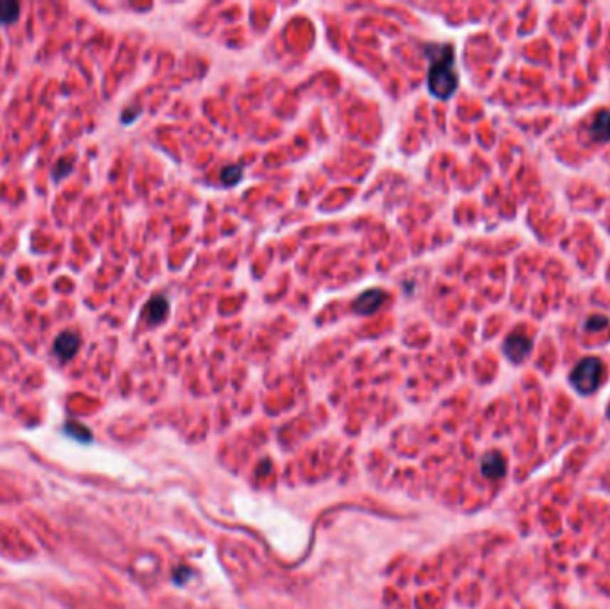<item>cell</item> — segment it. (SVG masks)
I'll use <instances>...</instances> for the list:
<instances>
[{"mask_svg":"<svg viewBox=\"0 0 610 609\" xmlns=\"http://www.w3.org/2000/svg\"><path fill=\"white\" fill-rule=\"evenodd\" d=\"M428 54V90L439 100H448L459 86V76L455 72V54L451 45H426Z\"/></svg>","mask_w":610,"mask_h":609,"instance_id":"1","label":"cell"},{"mask_svg":"<svg viewBox=\"0 0 610 609\" xmlns=\"http://www.w3.org/2000/svg\"><path fill=\"white\" fill-rule=\"evenodd\" d=\"M603 378H605V367L594 355L584 358L578 363L574 370L571 372V385L574 386L578 393L582 395H589V393L596 392L601 385Z\"/></svg>","mask_w":610,"mask_h":609,"instance_id":"2","label":"cell"},{"mask_svg":"<svg viewBox=\"0 0 610 609\" xmlns=\"http://www.w3.org/2000/svg\"><path fill=\"white\" fill-rule=\"evenodd\" d=\"M387 298H389V295H387L386 291L380 290V288H373V290L362 291L354 301L352 308H354V311L357 313V315L369 316L379 311V309L386 304Z\"/></svg>","mask_w":610,"mask_h":609,"instance_id":"3","label":"cell"},{"mask_svg":"<svg viewBox=\"0 0 610 609\" xmlns=\"http://www.w3.org/2000/svg\"><path fill=\"white\" fill-rule=\"evenodd\" d=\"M532 350V340L521 333H514L507 336L503 343V352L512 363H521Z\"/></svg>","mask_w":610,"mask_h":609,"instance_id":"4","label":"cell"},{"mask_svg":"<svg viewBox=\"0 0 610 609\" xmlns=\"http://www.w3.org/2000/svg\"><path fill=\"white\" fill-rule=\"evenodd\" d=\"M80 348V336L73 330H65L54 341V354L59 361H70Z\"/></svg>","mask_w":610,"mask_h":609,"instance_id":"5","label":"cell"},{"mask_svg":"<svg viewBox=\"0 0 610 609\" xmlns=\"http://www.w3.org/2000/svg\"><path fill=\"white\" fill-rule=\"evenodd\" d=\"M168 313H170V302L164 295H156L148 301V304L143 309V318L147 320L148 326H159L167 320Z\"/></svg>","mask_w":610,"mask_h":609,"instance_id":"6","label":"cell"},{"mask_svg":"<svg viewBox=\"0 0 610 609\" xmlns=\"http://www.w3.org/2000/svg\"><path fill=\"white\" fill-rule=\"evenodd\" d=\"M480 470L485 479H502L507 474V459L503 454L493 450L482 457Z\"/></svg>","mask_w":610,"mask_h":609,"instance_id":"7","label":"cell"},{"mask_svg":"<svg viewBox=\"0 0 610 609\" xmlns=\"http://www.w3.org/2000/svg\"><path fill=\"white\" fill-rule=\"evenodd\" d=\"M589 132H591V138L594 140V142H610V111H605V109L599 111L598 115L594 116V120H592Z\"/></svg>","mask_w":610,"mask_h":609,"instance_id":"8","label":"cell"},{"mask_svg":"<svg viewBox=\"0 0 610 609\" xmlns=\"http://www.w3.org/2000/svg\"><path fill=\"white\" fill-rule=\"evenodd\" d=\"M20 4L15 0H0V24L11 26L20 19Z\"/></svg>","mask_w":610,"mask_h":609,"instance_id":"9","label":"cell"},{"mask_svg":"<svg viewBox=\"0 0 610 609\" xmlns=\"http://www.w3.org/2000/svg\"><path fill=\"white\" fill-rule=\"evenodd\" d=\"M63 431H65V434L68 436V438L77 439V442H80V443H90L91 439H93V434H91L90 429H88L86 425L79 424L77 420L66 422L65 429H63Z\"/></svg>","mask_w":610,"mask_h":609,"instance_id":"10","label":"cell"},{"mask_svg":"<svg viewBox=\"0 0 610 609\" xmlns=\"http://www.w3.org/2000/svg\"><path fill=\"white\" fill-rule=\"evenodd\" d=\"M241 179H243L241 165H228V167H225L224 170H221V181H224V184L234 186L238 184Z\"/></svg>","mask_w":610,"mask_h":609,"instance_id":"11","label":"cell"},{"mask_svg":"<svg viewBox=\"0 0 610 609\" xmlns=\"http://www.w3.org/2000/svg\"><path fill=\"white\" fill-rule=\"evenodd\" d=\"M72 167H73V160H68V157H63V160H59L58 163L54 165V168H52L56 181H61V179H65L66 175L72 172Z\"/></svg>","mask_w":610,"mask_h":609,"instance_id":"12","label":"cell"},{"mask_svg":"<svg viewBox=\"0 0 610 609\" xmlns=\"http://www.w3.org/2000/svg\"><path fill=\"white\" fill-rule=\"evenodd\" d=\"M606 323H609V320L605 318V316H594V318H591L587 322V329L589 330H596V329H601V327H605Z\"/></svg>","mask_w":610,"mask_h":609,"instance_id":"13","label":"cell"},{"mask_svg":"<svg viewBox=\"0 0 610 609\" xmlns=\"http://www.w3.org/2000/svg\"><path fill=\"white\" fill-rule=\"evenodd\" d=\"M189 576V570L188 568H179L177 573H175V583L182 584L186 581V577Z\"/></svg>","mask_w":610,"mask_h":609,"instance_id":"14","label":"cell"},{"mask_svg":"<svg viewBox=\"0 0 610 609\" xmlns=\"http://www.w3.org/2000/svg\"><path fill=\"white\" fill-rule=\"evenodd\" d=\"M606 417L610 418V406H609V410H606Z\"/></svg>","mask_w":610,"mask_h":609,"instance_id":"15","label":"cell"}]
</instances>
